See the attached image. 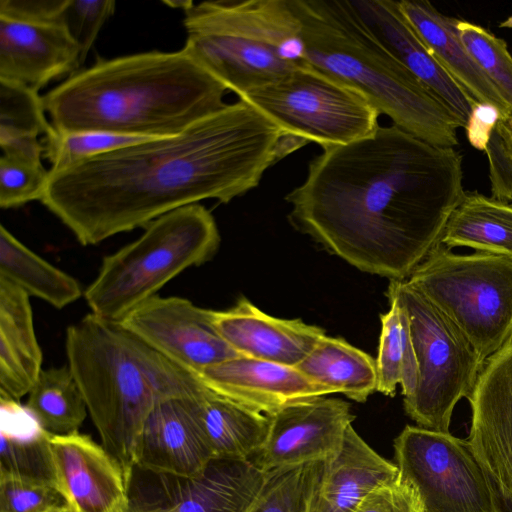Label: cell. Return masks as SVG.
<instances>
[{
  "instance_id": "6da1fadb",
  "label": "cell",
  "mask_w": 512,
  "mask_h": 512,
  "mask_svg": "<svg viewBox=\"0 0 512 512\" xmlns=\"http://www.w3.org/2000/svg\"><path fill=\"white\" fill-rule=\"evenodd\" d=\"M462 157L396 125L323 148L289 192L290 223L353 267L407 280L464 198Z\"/></svg>"
},
{
  "instance_id": "7a4b0ae2",
  "label": "cell",
  "mask_w": 512,
  "mask_h": 512,
  "mask_svg": "<svg viewBox=\"0 0 512 512\" xmlns=\"http://www.w3.org/2000/svg\"><path fill=\"white\" fill-rule=\"evenodd\" d=\"M306 143L239 99L178 135L50 171L41 203L79 243L96 245L201 200L228 203Z\"/></svg>"
},
{
  "instance_id": "3957f363",
  "label": "cell",
  "mask_w": 512,
  "mask_h": 512,
  "mask_svg": "<svg viewBox=\"0 0 512 512\" xmlns=\"http://www.w3.org/2000/svg\"><path fill=\"white\" fill-rule=\"evenodd\" d=\"M227 90L182 48L99 59L42 100L59 132L164 138L222 109Z\"/></svg>"
},
{
  "instance_id": "277c9868",
  "label": "cell",
  "mask_w": 512,
  "mask_h": 512,
  "mask_svg": "<svg viewBox=\"0 0 512 512\" xmlns=\"http://www.w3.org/2000/svg\"><path fill=\"white\" fill-rule=\"evenodd\" d=\"M65 350L101 444L131 483L142 429L154 406L196 396L205 386L119 322L91 312L67 328Z\"/></svg>"
},
{
  "instance_id": "5b68a950",
  "label": "cell",
  "mask_w": 512,
  "mask_h": 512,
  "mask_svg": "<svg viewBox=\"0 0 512 512\" xmlns=\"http://www.w3.org/2000/svg\"><path fill=\"white\" fill-rule=\"evenodd\" d=\"M290 1L308 65L360 92L409 134L440 147L458 145L452 115L369 31L350 1Z\"/></svg>"
},
{
  "instance_id": "8992f818",
  "label": "cell",
  "mask_w": 512,
  "mask_h": 512,
  "mask_svg": "<svg viewBox=\"0 0 512 512\" xmlns=\"http://www.w3.org/2000/svg\"><path fill=\"white\" fill-rule=\"evenodd\" d=\"M183 12V49L238 96L306 64L290 0L189 1Z\"/></svg>"
},
{
  "instance_id": "52a82bcc",
  "label": "cell",
  "mask_w": 512,
  "mask_h": 512,
  "mask_svg": "<svg viewBox=\"0 0 512 512\" xmlns=\"http://www.w3.org/2000/svg\"><path fill=\"white\" fill-rule=\"evenodd\" d=\"M220 246L214 217L199 203L160 216L135 241L103 258L84 291L91 313L121 321L184 270L211 260Z\"/></svg>"
},
{
  "instance_id": "ba28073f",
  "label": "cell",
  "mask_w": 512,
  "mask_h": 512,
  "mask_svg": "<svg viewBox=\"0 0 512 512\" xmlns=\"http://www.w3.org/2000/svg\"><path fill=\"white\" fill-rule=\"evenodd\" d=\"M466 336L485 361L512 335V257L459 255L438 244L407 279Z\"/></svg>"
},
{
  "instance_id": "9c48e42d",
  "label": "cell",
  "mask_w": 512,
  "mask_h": 512,
  "mask_svg": "<svg viewBox=\"0 0 512 512\" xmlns=\"http://www.w3.org/2000/svg\"><path fill=\"white\" fill-rule=\"evenodd\" d=\"M393 295L407 314L418 364L414 394L403 400L420 427L449 432L453 410L469 398L483 360L462 331L407 280H390Z\"/></svg>"
},
{
  "instance_id": "30bf717a",
  "label": "cell",
  "mask_w": 512,
  "mask_h": 512,
  "mask_svg": "<svg viewBox=\"0 0 512 512\" xmlns=\"http://www.w3.org/2000/svg\"><path fill=\"white\" fill-rule=\"evenodd\" d=\"M239 99L285 133L322 148L359 140L379 127L380 113L360 92L307 63Z\"/></svg>"
},
{
  "instance_id": "8fae6325",
  "label": "cell",
  "mask_w": 512,
  "mask_h": 512,
  "mask_svg": "<svg viewBox=\"0 0 512 512\" xmlns=\"http://www.w3.org/2000/svg\"><path fill=\"white\" fill-rule=\"evenodd\" d=\"M394 451L399 474L417 492L424 512H506L467 439L407 425Z\"/></svg>"
},
{
  "instance_id": "7c38bea8",
  "label": "cell",
  "mask_w": 512,
  "mask_h": 512,
  "mask_svg": "<svg viewBox=\"0 0 512 512\" xmlns=\"http://www.w3.org/2000/svg\"><path fill=\"white\" fill-rule=\"evenodd\" d=\"M214 311L186 298L155 295L119 323L161 355L197 375L206 367L240 356L216 329Z\"/></svg>"
},
{
  "instance_id": "4fadbf2b",
  "label": "cell",
  "mask_w": 512,
  "mask_h": 512,
  "mask_svg": "<svg viewBox=\"0 0 512 512\" xmlns=\"http://www.w3.org/2000/svg\"><path fill=\"white\" fill-rule=\"evenodd\" d=\"M268 417L266 439L251 459L264 472L336 456L355 419L348 402L326 396L290 404Z\"/></svg>"
},
{
  "instance_id": "5bb4252c",
  "label": "cell",
  "mask_w": 512,
  "mask_h": 512,
  "mask_svg": "<svg viewBox=\"0 0 512 512\" xmlns=\"http://www.w3.org/2000/svg\"><path fill=\"white\" fill-rule=\"evenodd\" d=\"M468 400L467 440L500 495L512 503V335L483 362Z\"/></svg>"
},
{
  "instance_id": "9a60e30c",
  "label": "cell",
  "mask_w": 512,
  "mask_h": 512,
  "mask_svg": "<svg viewBox=\"0 0 512 512\" xmlns=\"http://www.w3.org/2000/svg\"><path fill=\"white\" fill-rule=\"evenodd\" d=\"M55 485L71 512H125L129 487L119 462L89 435L49 436Z\"/></svg>"
},
{
  "instance_id": "2e32d148",
  "label": "cell",
  "mask_w": 512,
  "mask_h": 512,
  "mask_svg": "<svg viewBox=\"0 0 512 512\" xmlns=\"http://www.w3.org/2000/svg\"><path fill=\"white\" fill-rule=\"evenodd\" d=\"M200 394L154 406L142 429L136 467L180 478L205 470L214 458L201 423Z\"/></svg>"
},
{
  "instance_id": "e0dca14e",
  "label": "cell",
  "mask_w": 512,
  "mask_h": 512,
  "mask_svg": "<svg viewBox=\"0 0 512 512\" xmlns=\"http://www.w3.org/2000/svg\"><path fill=\"white\" fill-rule=\"evenodd\" d=\"M350 4L369 31L466 128L477 103L452 79L402 14L398 1L355 0Z\"/></svg>"
},
{
  "instance_id": "ac0fdd59",
  "label": "cell",
  "mask_w": 512,
  "mask_h": 512,
  "mask_svg": "<svg viewBox=\"0 0 512 512\" xmlns=\"http://www.w3.org/2000/svg\"><path fill=\"white\" fill-rule=\"evenodd\" d=\"M197 376L209 389L266 415L296 402L334 394L296 367L243 355L206 367Z\"/></svg>"
},
{
  "instance_id": "d6986e66",
  "label": "cell",
  "mask_w": 512,
  "mask_h": 512,
  "mask_svg": "<svg viewBox=\"0 0 512 512\" xmlns=\"http://www.w3.org/2000/svg\"><path fill=\"white\" fill-rule=\"evenodd\" d=\"M80 66L78 46L63 25L0 17V81L39 92Z\"/></svg>"
},
{
  "instance_id": "ffe728a7",
  "label": "cell",
  "mask_w": 512,
  "mask_h": 512,
  "mask_svg": "<svg viewBox=\"0 0 512 512\" xmlns=\"http://www.w3.org/2000/svg\"><path fill=\"white\" fill-rule=\"evenodd\" d=\"M214 325L240 355L296 367L323 338L325 330L303 320L266 314L241 296L235 305L214 311Z\"/></svg>"
},
{
  "instance_id": "44dd1931",
  "label": "cell",
  "mask_w": 512,
  "mask_h": 512,
  "mask_svg": "<svg viewBox=\"0 0 512 512\" xmlns=\"http://www.w3.org/2000/svg\"><path fill=\"white\" fill-rule=\"evenodd\" d=\"M268 472L251 460L213 459L195 477L159 475L164 498L144 512H246Z\"/></svg>"
},
{
  "instance_id": "7402d4cb",
  "label": "cell",
  "mask_w": 512,
  "mask_h": 512,
  "mask_svg": "<svg viewBox=\"0 0 512 512\" xmlns=\"http://www.w3.org/2000/svg\"><path fill=\"white\" fill-rule=\"evenodd\" d=\"M398 475L396 464L380 456L351 425L338 454L316 463L306 512H353L373 489Z\"/></svg>"
},
{
  "instance_id": "603a6c76",
  "label": "cell",
  "mask_w": 512,
  "mask_h": 512,
  "mask_svg": "<svg viewBox=\"0 0 512 512\" xmlns=\"http://www.w3.org/2000/svg\"><path fill=\"white\" fill-rule=\"evenodd\" d=\"M398 5L441 66L477 104L495 108L499 118L512 114V108L464 48L456 18L443 15L425 0H402Z\"/></svg>"
},
{
  "instance_id": "cb8c5ba5",
  "label": "cell",
  "mask_w": 512,
  "mask_h": 512,
  "mask_svg": "<svg viewBox=\"0 0 512 512\" xmlns=\"http://www.w3.org/2000/svg\"><path fill=\"white\" fill-rule=\"evenodd\" d=\"M29 298L0 278V396L16 401L30 392L42 371Z\"/></svg>"
},
{
  "instance_id": "d4e9b609",
  "label": "cell",
  "mask_w": 512,
  "mask_h": 512,
  "mask_svg": "<svg viewBox=\"0 0 512 512\" xmlns=\"http://www.w3.org/2000/svg\"><path fill=\"white\" fill-rule=\"evenodd\" d=\"M199 410L214 459L251 460L266 439L268 415L206 386L199 395Z\"/></svg>"
},
{
  "instance_id": "484cf974",
  "label": "cell",
  "mask_w": 512,
  "mask_h": 512,
  "mask_svg": "<svg viewBox=\"0 0 512 512\" xmlns=\"http://www.w3.org/2000/svg\"><path fill=\"white\" fill-rule=\"evenodd\" d=\"M296 368L356 402H365L377 391L376 360L343 338L325 335Z\"/></svg>"
},
{
  "instance_id": "4316f807",
  "label": "cell",
  "mask_w": 512,
  "mask_h": 512,
  "mask_svg": "<svg viewBox=\"0 0 512 512\" xmlns=\"http://www.w3.org/2000/svg\"><path fill=\"white\" fill-rule=\"evenodd\" d=\"M441 243L450 249L464 246L512 257V204L465 192L446 223Z\"/></svg>"
},
{
  "instance_id": "83f0119b",
  "label": "cell",
  "mask_w": 512,
  "mask_h": 512,
  "mask_svg": "<svg viewBox=\"0 0 512 512\" xmlns=\"http://www.w3.org/2000/svg\"><path fill=\"white\" fill-rule=\"evenodd\" d=\"M0 278L57 309L84 295L74 277L38 256L3 225L0 226Z\"/></svg>"
},
{
  "instance_id": "f1b7e54d",
  "label": "cell",
  "mask_w": 512,
  "mask_h": 512,
  "mask_svg": "<svg viewBox=\"0 0 512 512\" xmlns=\"http://www.w3.org/2000/svg\"><path fill=\"white\" fill-rule=\"evenodd\" d=\"M26 407L44 431L56 436L79 433L88 411L68 365L42 369Z\"/></svg>"
},
{
  "instance_id": "f546056e",
  "label": "cell",
  "mask_w": 512,
  "mask_h": 512,
  "mask_svg": "<svg viewBox=\"0 0 512 512\" xmlns=\"http://www.w3.org/2000/svg\"><path fill=\"white\" fill-rule=\"evenodd\" d=\"M456 31L470 57L512 108V56L506 42L465 20L457 19Z\"/></svg>"
},
{
  "instance_id": "4dcf8cb0",
  "label": "cell",
  "mask_w": 512,
  "mask_h": 512,
  "mask_svg": "<svg viewBox=\"0 0 512 512\" xmlns=\"http://www.w3.org/2000/svg\"><path fill=\"white\" fill-rule=\"evenodd\" d=\"M145 139L98 131L59 132L53 127L44 135V157L51 163L50 171H59L86 158L131 145Z\"/></svg>"
},
{
  "instance_id": "1f68e13d",
  "label": "cell",
  "mask_w": 512,
  "mask_h": 512,
  "mask_svg": "<svg viewBox=\"0 0 512 512\" xmlns=\"http://www.w3.org/2000/svg\"><path fill=\"white\" fill-rule=\"evenodd\" d=\"M315 471L316 463L269 471L246 512H306Z\"/></svg>"
},
{
  "instance_id": "d6a6232c",
  "label": "cell",
  "mask_w": 512,
  "mask_h": 512,
  "mask_svg": "<svg viewBox=\"0 0 512 512\" xmlns=\"http://www.w3.org/2000/svg\"><path fill=\"white\" fill-rule=\"evenodd\" d=\"M45 113L38 92L0 81V141L47 134L52 126Z\"/></svg>"
},
{
  "instance_id": "836d02e7",
  "label": "cell",
  "mask_w": 512,
  "mask_h": 512,
  "mask_svg": "<svg viewBox=\"0 0 512 512\" xmlns=\"http://www.w3.org/2000/svg\"><path fill=\"white\" fill-rule=\"evenodd\" d=\"M49 436L44 430L25 437L1 433L0 475L55 485Z\"/></svg>"
},
{
  "instance_id": "e575fe53",
  "label": "cell",
  "mask_w": 512,
  "mask_h": 512,
  "mask_svg": "<svg viewBox=\"0 0 512 512\" xmlns=\"http://www.w3.org/2000/svg\"><path fill=\"white\" fill-rule=\"evenodd\" d=\"M390 308L381 314V333L379 337L377 366V391L394 396L396 387L402 379V361L404 350L403 325L397 300L387 295Z\"/></svg>"
},
{
  "instance_id": "d590c367",
  "label": "cell",
  "mask_w": 512,
  "mask_h": 512,
  "mask_svg": "<svg viewBox=\"0 0 512 512\" xmlns=\"http://www.w3.org/2000/svg\"><path fill=\"white\" fill-rule=\"evenodd\" d=\"M50 170L42 163L0 157V207L10 209L41 201Z\"/></svg>"
},
{
  "instance_id": "8d00e7d4",
  "label": "cell",
  "mask_w": 512,
  "mask_h": 512,
  "mask_svg": "<svg viewBox=\"0 0 512 512\" xmlns=\"http://www.w3.org/2000/svg\"><path fill=\"white\" fill-rule=\"evenodd\" d=\"M68 508L54 484L0 475V512H56Z\"/></svg>"
},
{
  "instance_id": "74e56055",
  "label": "cell",
  "mask_w": 512,
  "mask_h": 512,
  "mask_svg": "<svg viewBox=\"0 0 512 512\" xmlns=\"http://www.w3.org/2000/svg\"><path fill=\"white\" fill-rule=\"evenodd\" d=\"M115 5L113 0H67L61 24L78 46L81 65Z\"/></svg>"
},
{
  "instance_id": "f35d334b",
  "label": "cell",
  "mask_w": 512,
  "mask_h": 512,
  "mask_svg": "<svg viewBox=\"0 0 512 512\" xmlns=\"http://www.w3.org/2000/svg\"><path fill=\"white\" fill-rule=\"evenodd\" d=\"M485 152L493 198L512 204V114L496 122Z\"/></svg>"
},
{
  "instance_id": "ab89813d",
  "label": "cell",
  "mask_w": 512,
  "mask_h": 512,
  "mask_svg": "<svg viewBox=\"0 0 512 512\" xmlns=\"http://www.w3.org/2000/svg\"><path fill=\"white\" fill-rule=\"evenodd\" d=\"M353 512H424L413 486L400 474L373 489Z\"/></svg>"
},
{
  "instance_id": "60d3db41",
  "label": "cell",
  "mask_w": 512,
  "mask_h": 512,
  "mask_svg": "<svg viewBox=\"0 0 512 512\" xmlns=\"http://www.w3.org/2000/svg\"><path fill=\"white\" fill-rule=\"evenodd\" d=\"M66 4L67 0H0V17L32 24H61Z\"/></svg>"
},
{
  "instance_id": "b9f144b4",
  "label": "cell",
  "mask_w": 512,
  "mask_h": 512,
  "mask_svg": "<svg viewBox=\"0 0 512 512\" xmlns=\"http://www.w3.org/2000/svg\"><path fill=\"white\" fill-rule=\"evenodd\" d=\"M498 119L499 113L495 108L481 104L477 105L466 126L468 139L475 148L485 151Z\"/></svg>"
},
{
  "instance_id": "7bdbcfd3",
  "label": "cell",
  "mask_w": 512,
  "mask_h": 512,
  "mask_svg": "<svg viewBox=\"0 0 512 512\" xmlns=\"http://www.w3.org/2000/svg\"><path fill=\"white\" fill-rule=\"evenodd\" d=\"M125 512H144V510L140 505L133 504L131 501L130 506L127 508Z\"/></svg>"
},
{
  "instance_id": "ee69618b",
  "label": "cell",
  "mask_w": 512,
  "mask_h": 512,
  "mask_svg": "<svg viewBox=\"0 0 512 512\" xmlns=\"http://www.w3.org/2000/svg\"><path fill=\"white\" fill-rule=\"evenodd\" d=\"M501 498H502V502H503V506H504L505 511L506 512H512V503L509 500H507L504 497H502V496H501Z\"/></svg>"
},
{
  "instance_id": "f6af8a7d",
  "label": "cell",
  "mask_w": 512,
  "mask_h": 512,
  "mask_svg": "<svg viewBox=\"0 0 512 512\" xmlns=\"http://www.w3.org/2000/svg\"><path fill=\"white\" fill-rule=\"evenodd\" d=\"M501 28H512V16L508 17L505 21L499 24Z\"/></svg>"
},
{
  "instance_id": "bcb514c9",
  "label": "cell",
  "mask_w": 512,
  "mask_h": 512,
  "mask_svg": "<svg viewBox=\"0 0 512 512\" xmlns=\"http://www.w3.org/2000/svg\"><path fill=\"white\" fill-rule=\"evenodd\" d=\"M56 512H71V511L68 508H66V509H63V510L56 511Z\"/></svg>"
}]
</instances>
